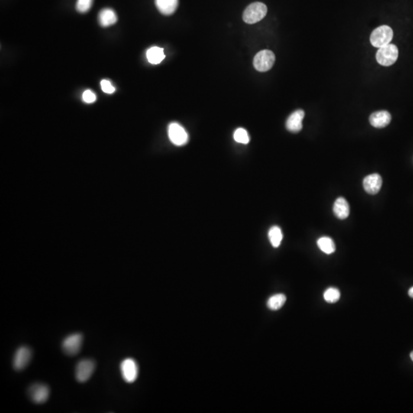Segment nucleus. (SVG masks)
<instances>
[{"mask_svg": "<svg viewBox=\"0 0 413 413\" xmlns=\"http://www.w3.org/2000/svg\"><path fill=\"white\" fill-rule=\"evenodd\" d=\"M267 14V7L263 3H253L246 7L243 14V21L247 24H255L263 20Z\"/></svg>", "mask_w": 413, "mask_h": 413, "instance_id": "nucleus-1", "label": "nucleus"}, {"mask_svg": "<svg viewBox=\"0 0 413 413\" xmlns=\"http://www.w3.org/2000/svg\"><path fill=\"white\" fill-rule=\"evenodd\" d=\"M393 31L389 26H382L373 30L370 36V43L373 47L379 48L390 44Z\"/></svg>", "mask_w": 413, "mask_h": 413, "instance_id": "nucleus-2", "label": "nucleus"}, {"mask_svg": "<svg viewBox=\"0 0 413 413\" xmlns=\"http://www.w3.org/2000/svg\"><path fill=\"white\" fill-rule=\"evenodd\" d=\"M398 51L395 45L389 44L379 48L376 58L378 63L382 66H391L397 61Z\"/></svg>", "mask_w": 413, "mask_h": 413, "instance_id": "nucleus-3", "label": "nucleus"}, {"mask_svg": "<svg viewBox=\"0 0 413 413\" xmlns=\"http://www.w3.org/2000/svg\"><path fill=\"white\" fill-rule=\"evenodd\" d=\"M275 61L273 52L269 50L261 51L256 54L253 59V66L258 72H266L272 68Z\"/></svg>", "mask_w": 413, "mask_h": 413, "instance_id": "nucleus-4", "label": "nucleus"}, {"mask_svg": "<svg viewBox=\"0 0 413 413\" xmlns=\"http://www.w3.org/2000/svg\"><path fill=\"white\" fill-rule=\"evenodd\" d=\"M83 343V335L80 333L67 336L62 341L63 351L69 356H75L81 350Z\"/></svg>", "mask_w": 413, "mask_h": 413, "instance_id": "nucleus-5", "label": "nucleus"}, {"mask_svg": "<svg viewBox=\"0 0 413 413\" xmlns=\"http://www.w3.org/2000/svg\"><path fill=\"white\" fill-rule=\"evenodd\" d=\"M95 367V362L90 359H84L78 362L75 370L77 380L80 382H87L94 373Z\"/></svg>", "mask_w": 413, "mask_h": 413, "instance_id": "nucleus-6", "label": "nucleus"}, {"mask_svg": "<svg viewBox=\"0 0 413 413\" xmlns=\"http://www.w3.org/2000/svg\"><path fill=\"white\" fill-rule=\"evenodd\" d=\"M169 140L175 146H182L188 142V134L183 127L177 123H172L168 129Z\"/></svg>", "mask_w": 413, "mask_h": 413, "instance_id": "nucleus-7", "label": "nucleus"}, {"mask_svg": "<svg viewBox=\"0 0 413 413\" xmlns=\"http://www.w3.org/2000/svg\"><path fill=\"white\" fill-rule=\"evenodd\" d=\"M122 376L128 383L135 382L139 375V367L136 360L132 358H127L120 364Z\"/></svg>", "mask_w": 413, "mask_h": 413, "instance_id": "nucleus-8", "label": "nucleus"}, {"mask_svg": "<svg viewBox=\"0 0 413 413\" xmlns=\"http://www.w3.org/2000/svg\"><path fill=\"white\" fill-rule=\"evenodd\" d=\"M50 394L49 386L46 384L34 383L29 389V395L33 402L43 404L48 400Z\"/></svg>", "mask_w": 413, "mask_h": 413, "instance_id": "nucleus-9", "label": "nucleus"}, {"mask_svg": "<svg viewBox=\"0 0 413 413\" xmlns=\"http://www.w3.org/2000/svg\"><path fill=\"white\" fill-rule=\"evenodd\" d=\"M31 358V349L26 346H22L17 349L13 357V367L17 371L23 370L30 363Z\"/></svg>", "mask_w": 413, "mask_h": 413, "instance_id": "nucleus-10", "label": "nucleus"}, {"mask_svg": "<svg viewBox=\"0 0 413 413\" xmlns=\"http://www.w3.org/2000/svg\"><path fill=\"white\" fill-rule=\"evenodd\" d=\"M382 180L379 174H372L365 177L363 185L365 191L369 195H376L380 191Z\"/></svg>", "mask_w": 413, "mask_h": 413, "instance_id": "nucleus-11", "label": "nucleus"}, {"mask_svg": "<svg viewBox=\"0 0 413 413\" xmlns=\"http://www.w3.org/2000/svg\"><path fill=\"white\" fill-rule=\"evenodd\" d=\"M305 117V112L302 110H295L287 119L286 129L292 133H298L302 129V120Z\"/></svg>", "mask_w": 413, "mask_h": 413, "instance_id": "nucleus-12", "label": "nucleus"}, {"mask_svg": "<svg viewBox=\"0 0 413 413\" xmlns=\"http://www.w3.org/2000/svg\"><path fill=\"white\" fill-rule=\"evenodd\" d=\"M392 117L388 111L381 110L373 113L369 117V123L375 128H384L390 123Z\"/></svg>", "mask_w": 413, "mask_h": 413, "instance_id": "nucleus-13", "label": "nucleus"}, {"mask_svg": "<svg viewBox=\"0 0 413 413\" xmlns=\"http://www.w3.org/2000/svg\"><path fill=\"white\" fill-rule=\"evenodd\" d=\"M333 211H334V215L337 218L344 220L348 217L350 214V207H349L348 203L344 198H338L334 201Z\"/></svg>", "mask_w": 413, "mask_h": 413, "instance_id": "nucleus-14", "label": "nucleus"}, {"mask_svg": "<svg viewBox=\"0 0 413 413\" xmlns=\"http://www.w3.org/2000/svg\"><path fill=\"white\" fill-rule=\"evenodd\" d=\"M156 6L163 15H172L178 8V0H156Z\"/></svg>", "mask_w": 413, "mask_h": 413, "instance_id": "nucleus-15", "label": "nucleus"}, {"mask_svg": "<svg viewBox=\"0 0 413 413\" xmlns=\"http://www.w3.org/2000/svg\"><path fill=\"white\" fill-rule=\"evenodd\" d=\"M98 20L101 26L103 27H108L117 23V16L115 12L111 9H104L100 12Z\"/></svg>", "mask_w": 413, "mask_h": 413, "instance_id": "nucleus-16", "label": "nucleus"}, {"mask_svg": "<svg viewBox=\"0 0 413 413\" xmlns=\"http://www.w3.org/2000/svg\"><path fill=\"white\" fill-rule=\"evenodd\" d=\"M146 57L149 63L153 65H158L165 59V55L164 54V49L162 48L154 46L149 49L146 52Z\"/></svg>", "mask_w": 413, "mask_h": 413, "instance_id": "nucleus-17", "label": "nucleus"}, {"mask_svg": "<svg viewBox=\"0 0 413 413\" xmlns=\"http://www.w3.org/2000/svg\"><path fill=\"white\" fill-rule=\"evenodd\" d=\"M318 247L323 253L331 254L335 251L336 247L332 239L327 237H322L317 241Z\"/></svg>", "mask_w": 413, "mask_h": 413, "instance_id": "nucleus-18", "label": "nucleus"}, {"mask_svg": "<svg viewBox=\"0 0 413 413\" xmlns=\"http://www.w3.org/2000/svg\"><path fill=\"white\" fill-rule=\"evenodd\" d=\"M286 301V297L283 294H276L272 295L268 299V308L272 311L280 309Z\"/></svg>", "mask_w": 413, "mask_h": 413, "instance_id": "nucleus-19", "label": "nucleus"}, {"mask_svg": "<svg viewBox=\"0 0 413 413\" xmlns=\"http://www.w3.org/2000/svg\"><path fill=\"white\" fill-rule=\"evenodd\" d=\"M268 236H269L271 244L273 247L277 248L280 246L283 236H282V230L278 226H273V227H271L270 230H269Z\"/></svg>", "mask_w": 413, "mask_h": 413, "instance_id": "nucleus-20", "label": "nucleus"}, {"mask_svg": "<svg viewBox=\"0 0 413 413\" xmlns=\"http://www.w3.org/2000/svg\"><path fill=\"white\" fill-rule=\"evenodd\" d=\"M340 293L335 288H329L324 292V298L327 303H335L340 299Z\"/></svg>", "mask_w": 413, "mask_h": 413, "instance_id": "nucleus-21", "label": "nucleus"}, {"mask_svg": "<svg viewBox=\"0 0 413 413\" xmlns=\"http://www.w3.org/2000/svg\"><path fill=\"white\" fill-rule=\"evenodd\" d=\"M233 137L236 142L242 144H247L250 142V136L246 130L243 128L237 129L233 135Z\"/></svg>", "mask_w": 413, "mask_h": 413, "instance_id": "nucleus-22", "label": "nucleus"}, {"mask_svg": "<svg viewBox=\"0 0 413 413\" xmlns=\"http://www.w3.org/2000/svg\"><path fill=\"white\" fill-rule=\"evenodd\" d=\"M94 0H78L76 8L79 13H85L91 10Z\"/></svg>", "mask_w": 413, "mask_h": 413, "instance_id": "nucleus-23", "label": "nucleus"}, {"mask_svg": "<svg viewBox=\"0 0 413 413\" xmlns=\"http://www.w3.org/2000/svg\"><path fill=\"white\" fill-rule=\"evenodd\" d=\"M101 88L102 91L106 94H114L115 92V88L111 85V83L107 80H103L101 82Z\"/></svg>", "mask_w": 413, "mask_h": 413, "instance_id": "nucleus-24", "label": "nucleus"}, {"mask_svg": "<svg viewBox=\"0 0 413 413\" xmlns=\"http://www.w3.org/2000/svg\"><path fill=\"white\" fill-rule=\"evenodd\" d=\"M82 98L84 101H85V103H88V104H92V103L95 102L96 100H97L96 94L93 93L92 91H90V90L85 91V92H84Z\"/></svg>", "mask_w": 413, "mask_h": 413, "instance_id": "nucleus-25", "label": "nucleus"}, {"mask_svg": "<svg viewBox=\"0 0 413 413\" xmlns=\"http://www.w3.org/2000/svg\"><path fill=\"white\" fill-rule=\"evenodd\" d=\"M408 295H409L411 298H413V287H411V288H410L409 290H408Z\"/></svg>", "mask_w": 413, "mask_h": 413, "instance_id": "nucleus-26", "label": "nucleus"}, {"mask_svg": "<svg viewBox=\"0 0 413 413\" xmlns=\"http://www.w3.org/2000/svg\"><path fill=\"white\" fill-rule=\"evenodd\" d=\"M410 357H411V360H413V351L410 353Z\"/></svg>", "mask_w": 413, "mask_h": 413, "instance_id": "nucleus-27", "label": "nucleus"}]
</instances>
